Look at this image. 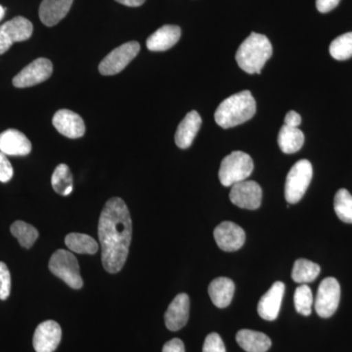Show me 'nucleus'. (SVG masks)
Segmentation results:
<instances>
[{"mask_svg": "<svg viewBox=\"0 0 352 352\" xmlns=\"http://www.w3.org/2000/svg\"><path fill=\"white\" fill-rule=\"evenodd\" d=\"M4 15H6V8L3 6H0V21L3 19Z\"/></svg>", "mask_w": 352, "mask_h": 352, "instance_id": "38", "label": "nucleus"}, {"mask_svg": "<svg viewBox=\"0 0 352 352\" xmlns=\"http://www.w3.org/2000/svg\"><path fill=\"white\" fill-rule=\"evenodd\" d=\"M116 1L119 2V3L122 4V6L129 7H139L142 6L146 0H116Z\"/></svg>", "mask_w": 352, "mask_h": 352, "instance_id": "37", "label": "nucleus"}, {"mask_svg": "<svg viewBox=\"0 0 352 352\" xmlns=\"http://www.w3.org/2000/svg\"><path fill=\"white\" fill-rule=\"evenodd\" d=\"M321 268L318 264L305 258L296 261L292 271V278L298 284H307L314 282L320 274Z\"/></svg>", "mask_w": 352, "mask_h": 352, "instance_id": "25", "label": "nucleus"}, {"mask_svg": "<svg viewBox=\"0 0 352 352\" xmlns=\"http://www.w3.org/2000/svg\"><path fill=\"white\" fill-rule=\"evenodd\" d=\"M34 27L31 21L24 17L13 18L0 25V55L4 54L15 43L31 38Z\"/></svg>", "mask_w": 352, "mask_h": 352, "instance_id": "9", "label": "nucleus"}, {"mask_svg": "<svg viewBox=\"0 0 352 352\" xmlns=\"http://www.w3.org/2000/svg\"><path fill=\"white\" fill-rule=\"evenodd\" d=\"M180 36H182V30L178 25H163L148 38L146 45L148 50L155 52L168 50L178 43Z\"/></svg>", "mask_w": 352, "mask_h": 352, "instance_id": "18", "label": "nucleus"}, {"mask_svg": "<svg viewBox=\"0 0 352 352\" xmlns=\"http://www.w3.org/2000/svg\"><path fill=\"white\" fill-rule=\"evenodd\" d=\"M229 198L234 205L245 210H258L261 205L263 190L256 182H245L233 185Z\"/></svg>", "mask_w": 352, "mask_h": 352, "instance_id": "11", "label": "nucleus"}, {"mask_svg": "<svg viewBox=\"0 0 352 352\" xmlns=\"http://www.w3.org/2000/svg\"><path fill=\"white\" fill-rule=\"evenodd\" d=\"M254 170V162L251 156L242 151H235L222 160L219 177L220 183L226 187H232L237 183L245 182Z\"/></svg>", "mask_w": 352, "mask_h": 352, "instance_id": "4", "label": "nucleus"}, {"mask_svg": "<svg viewBox=\"0 0 352 352\" xmlns=\"http://www.w3.org/2000/svg\"><path fill=\"white\" fill-rule=\"evenodd\" d=\"M201 118L196 111H191L185 116L175 132V143L180 149H187L193 143L200 131Z\"/></svg>", "mask_w": 352, "mask_h": 352, "instance_id": "19", "label": "nucleus"}, {"mask_svg": "<svg viewBox=\"0 0 352 352\" xmlns=\"http://www.w3.org/2000/svg\"><path fill=\"white\" fill-rule=\"evenodd\" d=\"M53 126L62 135L71 139L82 138L85 133V122L73 111L62 109L53 117Z\"/></svg>", "mask_w": 352, "mask_h": 352, "instance_id": "14", "label": "nucleus"}, {"mask_svg": "<svg viewBox=\"0 0 352 352\" xmlns=\"http://www.w3.org/2000/svg\"><path fill=\"white\" fill-rule=\"evenodd\" d=\"M61 339L62 330L59 324L53 320H47L36 327L32 344L36 352H54Z\"/></svg>", "mask_w": 352, "mask_h": 352, "instance_id": "12", "label": "nucleus"}, {"mask_svg": "<svg viewBox=\"0 0 352 352\" xmlns=\"http://www.w3.org/2000/svg\"><path fill=\"white\" fill-rule=\"evenodd\" d=\"M74 0H43L39 7V18L47 27L57 25L66 17Z\"/></svg>", "mask_w": 352, "mask_h": 352, "instance_id": "20", "label": "nucleus"}, {"mask_svg": "<svg viewBox=\"0 0 352 352\" xmlns=\"http://www.w3.org/2000/svg\"><path fill=\"white\" fill-rule=\"evenodd\" d=\"M11 275L10 271L4 263L0 261V300H6L10 296Z\"/></svg>", "mask_w": 352, "mask_h": 352, "instance_id": "31", "label": "nucleus"}, {"mask_svg": "<svg viewBox=\"0 0 352 352\" xmlns=\"http://www.w3.org/2000/svg\"><path fill=\"white\" fill-rule=\"evenodd\" d=\"M305 135L298 127L282 126L278 135V144L285 154H294L302 149Z\"/></svg>", "mask_w": 352, "mask_h": 352, "instance_id": "23", "label": "nucleus"}, {"mask_svg": "<svg viewBox=\"0 0 352 352\" xmlns=\"http://www.w3.org/2000/svg\"><path fill=\"white\" fill-rule=\"evenodd\" d=\"M52 72L53 65L50 60L38 58L15 76L13 78V85L18 88L34 87L48 80L52 75Z\"/></svg>", "mask_w": 352, "mask_h": 352, "instance_id": "10", "label": "nucleus"}, {"mask_svg": "<svg viewBox=\"0 0 352 352\" xmlns=\"http://www.w3.org/2000/svg\"><path fill=\"white\" fill-rule=\"evenodd\" d=\"M235 293V284L226 277H219L208 286V295L215 307L226 308L230 305Z\"/></svg>", "mask_w": 352, "mask_h": 352, "instance_id": "21", "label": "nucleus"}, {"mask_svg": "<svg viewBox=\"0 0 352 352\" xmlns=\"http://www.w3.org/2000/svg\"><path fill=\"white\" fill-rule=\"evenodd\" d=\"M284 124L289 127H298L302 124V117L295 111H289L285 117Z\"/></svg>", "mask_w": 352, "mask_h": 352, "instance_id": "36", "label": "nucleus"}, {"mask_svg": "<svg viewBox=\"0 0 352 352\" xmlns=\"http://www.w3.org/2000/svg\"><path fill=\"white\" fill-rule=\"evenodd\" d=\"M203 352H226L223 340L219 333H212L206 338Z\"/></svg>", "mask_w": 352, "mask_h": 352, "instance_id": "32", "label": "nucleus"}, {"mask_svg": "<svg viewBox=\"0 0 352 352\" xmlns=\"http://www.w3.org/2000/svg\"><path fill=\"white\" fill-rule=\"evenodd\" d=\"M284 292L283 282L278 281L261 296L258 305V312L261 318L267 321L276 320L283 300Z\"/></svg>", "mask_w": 352, "mask_h": 352, "instance_id": "15", "label": "nucleus"}, {"mask_svg": "<svg viewBox=\"0 0 352 352\" xmlns=\"http://www.w3.org/2000/svg\"><path fill=\"white\" fill-rule=\"evenodd\" d=\"M256 112V103L251 91H241L228 97L217 107L215 122L222 129H231L251 120Z\"/></svg>", "mask_w": 352, "mask_h": 352, "instance_id": "2", "label": "nucleus"}, {"mask_svg": "<svg viewBox=\"0 0 352 352\" xmlns=\"http://www.w3.org/2000/svg\"><path fill=\"white\" fill-rule=\"evenodd\" d=\"M336 214L342 221L352 223V195L346 189H340L333 200Z\"/></svg>", "mask_w": 352, "mask_h": 352, "instance_id": "28", "label": "nucleus"}, {"mask_svg": "<svg viewBox=\"0 0 352 352\" xmlns=\"http://www.w3.org/2000/svg\"><path fill=\"white\" fill-rule=\"evenodd\" d=\"M140 51L138 41H129L109 53L99 65V72L103 76H113L120 73L131 63Z\"/></svg>", "mask_w": 352, "mask_h": 352, "instance_id": "7", "label": "nucleus"}, {"mask_svg": "<svg viewBox=\"0 0 352 352\" xmlns=\"http://www.w3.org/2000/svg\"><path fill=\"white\" fill-rule=\"evenodd\" d=\"M0 152L6 156H27L32 152V143L23 132L7 129L0 133Z\"/></svg>", "mask_w": 352, "mask_h": 352, "instance_id": "16", "label": "nucleus"}, {"mask_svg": "<svg viewBox=\"0 0 352 352\" xmlns=\"http://www.w3.org/2000/svg\"><path fill=\"white\" fill-rule=\"evenodd\" d=\"M69 251L80 254H94L98 252V243L87 234L69 233L65 238Z\"/></svg>", "mask_w": 352, "mask_h": 352, "instance_id": "24", "label": "nucleus"}, {"mask_svg": "<svg viewBox=\"0 0 352 352\" xmlns=\"http://www.w3.org/2000/svg\"><path fill=\"white\" fill-rule=\"evenodd\" d=\"M331 56L338 61H344L352 57V32H346L333 39L330 44Z\"/></svg>", "mask_w": 352, "mask_h": 352, "instance_id": "29", "label": "nucleus"}, {"mask_svg": "<svg viewBox=\"0 0 352 352\" xmlns=\"http://www.w3.org/2000/svg\"><path fill=\"white\" fill-rule=\"evenodd\" d=\"M314 176L312 164L307 160H300L294 164L285 183V198L289 204L302 200Z\"/></svg>", "mask_w": 352, "mask_h": 352, "instance_id": "5", "label": "nucleus"}, {"mask_svg": "<svg viewBox=\"0 0 352 352\" xmlns=\"http://www.w3.org/2000/svg\"><path fill=\"white\" fill-rule=\"evenodd\" d=\"M163 352H185L184 344L182 340L173 339L164 344Z\"/></svg>", "mask_w": 352, "mask_h": 352, "instance_id": "35", "label": "nucleus"}, {"mask_svg": "<svg viewBox=\"0 0 352 352\" xmlns=\"http://www.w3.org/2000/svg\"><path fill=\"white\" fill-rule=\"evenodd\" d=\"M340 300V286L338 280L333 277L324 279L319 285L316 298H315V310L322 318L333 316L339 307Z\"/></svg>", "mask_w": 352, "mask_h": 352, "instance_id": "8", "label": "nucleus"}, {"mask_svg": "<svg viewBox=\"0 0 352 352\" xmlns=\"http://www.w3.org/2000/svg\"><path fill=\"white\" fill-rule=\"evenodd\" d=\"M236 340L247 352H266L271 347L270 337L256 331L241 330L236 336Z\"/></svg>", "mask_w": 352, "mask_h": 352, "instance_id": "22", "label": "nucleus"}, {"mask_svg": "<svg viewBox=\"0 0 352 352\" xmlns=\"http://www.w3.org/2000/svg\"><path fill=\"white\" fill-rule=\"evenodd\" d=\"M214 235L215 242L222 251H238L245 244V231L234 222H222L215 227Z\"/></svg>", "mask_w": 352, "mask_h": 352, "instance_id": "13", "label": "nucleus"}, {"mask_svg": "<svg viewBox=\"0 0 352 352\" xmlns=\"http://www.w3.org/2000/svg\"><path fill=\"white\" fill-rule=\"evenodd\" d=\"M102 263L109 273L122 270L129 256L132 221L126 204L120 198L110 199L102 210L98 224Z\"/></svg>", "mask_w": 352, "mask_h": 352, "instance_id": "1", "label": "nucleus"}, {"mask_svg": "<svg viewBox=\"0 0 352 352\" xmlns=\"http://www.w3.org/2000/svg\"><path fill=\"white\" fill-rule=\"evenodd\" d=\"M14 170L6 155L0 152V182H8L13 177Z\"/></svg>", "mask_w": 352, "mask_h": 352, "instance_id": "33", "label": "nucleus"}, {"mask_svg": "<svg viewBox=\"0 0 352 352\" xmlns=\"http://www.w3.org/2000/svg\"><path fill=\"white\" fill-rule=\"evenodd\" d=\"M272 53L270 39L263 34L252 32L238 48L236 61L245 73L261 74Z\"/></svg>", "mask_w": 352, "mask_h": 352, "instance_id": "3", "label": "nucleus"}, {"mask_svg": "<svg viewBox=\"0 0 352 352\" xmlns=\"http://www.w3.org/2000/svg\"><path fill=\"white\" fill-rule=\"evenodd\" d=\"M190 300L186 294H179L171 302L164 314L166 328L170 331L180 330L186 325L189 319Z\"/></svg>", "mask_w": 352, "mask_h": 352, "instance_id": "17", "label": "nucleus"}, {"mask_svg": "<svg viewBox=\"0 0 352 352\" xmlns=\"http://www.w3.org/2000/svg\"><path fill=\"white\" fill-rule=\"evenodd\" d=\"M50 270L55 276L63 280L71 288L78 289L83 286L78 259L66 250H58L50 261Z\"/></svg>", "mask_w": 352, "mask_h": 352, "instance_id": "6", "label": "nucleus"}, {"mask_svg": "<svg viewBox=\"0 0 352 352\" xmlns=\"http://www.w3.org/2000/svg\"><path fill=\"white\" fill-rule=\"evenodd\" d=\"M10 231L19 244L25 249L32 248L38 238V231L36 230V227L22 221V220L14 222L10 227Z\"/></svg>", "mask_w": 352, "mask_h": 352, "instance_id": "27", "label": "nucleus"}, {"mask_svg": "<svg viewBox=\"0 0 352 352\" xmlns=\"http://www.w3.org/2000/svg\"><path fill=\"white\" fill-rule=\"evenodd\" d=\"M294 302H295V307L298 314H302L303 316H309L311 314L314 296H312L311 289L307 285L302 284V286L296 289Z\"/></svg>", "mask_w": 352, "mask_h": 352, "instance_id": "30", "label": "nucleus"}, {"mask_svg": "<svg viewBox=\"0 0 352 352\" xmlns=\"http://www.w3.org/2000/svg\"><path fill=\"white\" fill-rule=\"evenodd\" d=\"M51 184L56 193L62 196H68L73 191V175L69 166L60 164L55 168L51 178Z\"/></svg>", "mask_w": 352, "mask_h": 352, "instance_id": "26", "label": "nucleus"}, {"mask_svg": "<svg viewBox=\"0 0 352 352\" xmlns=\"http://www.w3.org/2000/svg\"><path fill=\"white\" fill-rule=\"evenodd\" d=\"M340 0H316L317 10L321 13H328L339 6Z\"/></svg>", "mask_w": 352, "mask_h": 352, "instance_id": "34", "label": "nucleus"}]
</instances>
